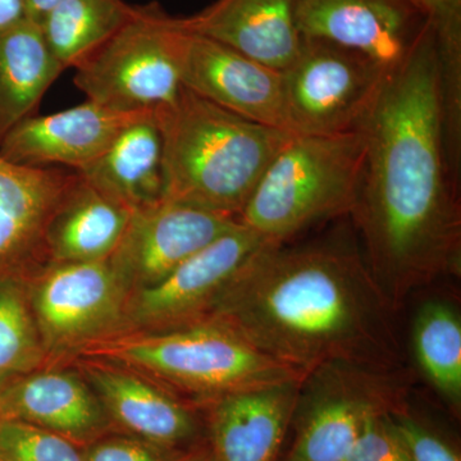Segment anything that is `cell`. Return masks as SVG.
Masks as SVG:
<instances>
[{"label":"cell","instance_id":"cell-1","mask_svg":"<svg viewBox=\"0 0 461 461\" xmlns=\"http://www.w3.org/2000/svg\"><path fill=\"white\" fill-rule=\"evenodd\" d=\"M359 129L366 154L350 215L373 280L395 311L461 268L460 171L448 151L433 21Z\"/></svg>","mask_w":461,"mask_h":461},{"label":"cell","instance_id":"cell-2","mask_svg":"<svg viewBox=\"0 0 461 461\" xmlns=\"http://www.w3.org/2000/svg\"><path fill=\"white\" fill-rule=\"evenodd\" d=\"M393 312L354 248L285 242L248 260L209 320L308 378L333 366L393 371Z\"/></svg>","mask_w":461,"mask_h":461},{"label":"cell","instance_id":"cell-3","mask_svg":"<svg viewBox=\"0 0 461 461\" xmlns=\"http://www.w3.org/2000/svg\"><path fill=\"white\" fill-rule=\"evenodd\" d=\"M154 115L162 133L165 200L236 220L294 135L240 117L184 86Z\"/></svg>","mask_w":461,"mask_h":461},{"label":"cell","instance_id":"cell-4","mask_svg":"<svg viewBox=\"0 0 461 461\" xmlns=\"http://www.w3.org/2000/svg\"><path fill=\"white\" fill-rule=\"evenodd\" d=\"M78 351L91 359L148 373L209 402L240 391L306 379L213 320L182 329L107 335Z\"/></svg>","mask_w":461,"mask_h":461},{"label":"cell","instance_id":"cell-5","mask_svg":"<svg viewBox=\"0 0 461 461\" xmlns=\"http://www.w3.org/2000/svg\"><path fill=\"white\" fill-rule=\"evenodd\" d=\"M362 130L296 135L273 158L238 221L271 242L285 244L321 221L350 215L362 178Z\"/></svg>","mask_w":461,"mask_h":461},{"label":"cell","instance_id":"cell-6","mask_svg":"<svg viewBox=\"0 0 461 461\" xmlns=\"http://www.w3.org/2000/svg\"><path fill=\"white\" fill-rule=\"evenodd\" d=\"M182 18L158 3L136 5L132 17L76 69L74 83L87 100L121 112L169 104L182 89Z\"/></svg>","mask_w":461,"mask_h":461},{"label":"cell","instance_id":"cell-7","mask_svg":"<svg viewBox=\"0 0 461 461\" xmlns=\"http://www.w3.org/2000/svg\"><path fill=\"white\" fill-rule=\"evenodd\" d=\"M388 75L357 51L303 36L296 57L282 71L291 132L324 136L359 130Z\"/></svg>","mask_w":461,"mask_h":461},{"label":"cell","instance_id":"cell-8","mask_svg":"<svg viewBox=\"0 0 461 461\" xmlns=\"http://www.w3.org/2000/svg\"><path fill=\"white\" fill-rule=\"evenodd\" d=\"M302 387L304 411L287 461H346L373 412L400 406L390 373L357 366H327Z\"/></svg>","mask_w":461,"mask_h":461},{"label":"cell","instance_id":"cell-9","mask_svg":"<svg viewBox=\"0 0 461 461\" xmlns=\"http://www.w3.org/2000/svg\"><path fill=\"white\" fill-rule=\"evenodd\" d=\"M266 244L271 242L239 222L162 281L136 290L126 304L129 317L158 330L208 321L230 282Z\"/></svg>","mask_w":461,"mask_h":461},{"label":"cell","instance_id":"cell-10","mask_svg":"<svg viewBox=\"0 0 461 461\" xmlns=\"http://www.w3.org/2000/svg\"><path fill=\"white\" fill-rule=\"evenodd\" d=\"M35 286L33 317L44 348L53 351L104 338L126 312L127 286L109 259L53 263Z\"/></svg>","mask_w":461,"mask_h":461},{"label":"cell","instance_id":"cell-11","mask_svg":"<svg viewBox=\"0 0 461 461\" xmlns=\"http://www.w3.org/2000/svg\"><path fill=\"white\" fill-rule=\"evenodd\" d=\"M297 23L304 38L357 51L393 74L418 47L432 17L420 0H302Z\"/></svg>","mask_w":461,"mask_h":461},{"label":"cell","instance_id":"cell-12","mask_svg":"<svg viewBox=\"0 0 461 461\" xmlns=\"http://www.w3.org/2000/svg\"><path fill=\"white\" fill-rule=\"evenodd\" d=\"M184 25V23H182ZM182 86L218 107L290 133L282 72L185 29Z\"/></svg>","mask_w":461,"mask_h":461},{"label":"cell","instance_id":"cell-13","mask_svg":"<svg viewBox=\"0 0 461 461\" xmlns=\"http://www.w3.org/2000/svg\"><path fill=\"white\" fill-rule=\"evenodd\" d=\"M238 223L229 215L162 200L133 212L109 262L126 286H153Z\"/></svg>","mask_w":461,"mask_h":461},{"label":"cell","instance_id":"cell-14","mask_svg":"<svg viewBox=\"0 0 461 461\" xmlns=\"http://www.w3.org/2000/svg\"><path fill=\"white\" fill-rule=\"evenodd\" d=\"M147 112L115 111L86 100L57 113L32 115L3 138L0 156L17 166L60 165L80 172L99 159L115 138Z\"/></svg>","mask_w":461,"mask_h":461},{"label":"cell","instance_id":"cell-15","mask_svg":"<svg viewBox=\"0 0 461 461\" xmlns=\"http://www.w3.org/2000/svg\"><path fill=\"white\" fill-rule=\"evenodd\" d=\"M75 173L17 166L0 156V280L47 256L45 229Z\"/></svg>","mask_w":461,"mask_h":461},{"label":"cell","instance_id":"cell-16","mask_svg":"<svg viewBox=\"0 0 461 461\" xmlns=\"http://www.w3.org/2000/svg\"><path fill=\"white\" fill-rule=\"evenodd\" d=\"M304 382H282L212 400V459L275 461Z\"/></svg>","mask_w":461,"mask_h":461},{"label":"cell","instance_id":"cell-17","mask_svg":"<svg viewBox=\"0 0 461 461\" xmlns=\"http://www.w3.org/2000/svg\"><path fill=\"white\" fill-rule=\"evenodd\" d=\"M302 0H215L195 16L182 18L185 29L213 39L284 71L302 45L297 14Z\"/></svg>","mask_w":461,"mask_h":461},{"label":"cell","instance_id":"cell-18","mask_svg":"<svg viewBox=\"0 0 461 461\" xmlns=\"http://www.w3.org/2000/svg\"><path fill=\"white\" fill-rule=\"evenodd\" d=\"M103 411L98 396L71 373H29L0 387V420L23 421L74 442L103 429Z\"/></svg>","mask_w":461,"mask_h":461},{"label":"cell","instance_id":"cell-19","mask_svg":"<svg viewBox=\"0 0 461 461\" xmlns=\"http://www.w3.org/2000/svg\"><path fill=\"white\" fill-rule=\"evenodd\" d=\"M133 212L76 172L44 235L53 263L107 260L120 245Z\"/></svg>","mask_w":461,"mask_h":461},{"label":"cell","instance_id":"cell-20","mask_svg":"<svg viewBox=\"0 0 461 461\" xmlns=\"http://www.w3.org/2000/svg\"><path fill=\"white\" fill-rule=\"evenodd\" d=\"M84 369L104 411L135 438L168 450L194 435L189 411L136 373L100 360L85 364Z\"/></svg>","mask_w":461,"mask_h":461},{"label":"cell","instance_id":"cell-21","mask_svg":"<svg viewBox=\"0 0 461 461\" xmlns=\"http://www.w3.org/2000/svg\"><path fill=\"white\" fill-rule=\"evenodd\" d=\"M78 173L132 212L165 200L162 133L154 111L130 123L99 159Z\"/></svg>","mask_w":461,"mask_h":461},{"label":"cell","instance_id":"cell-22","mask_svg":"<svg viewBox=\"0 0 461 461\" xmlns=\"http://www.w3.org/2000/svg\"><path fill=\"white\" fill-rule=\"evenodd\" d=\"M63 71L38 23L25 20L0 36V141L33 115Z\"/></svg>","mask_w":461,"mask_h":461},{"label":"cell","instance_id":"cell-23","mask_svg":"<svg viewBox=\"0 0 461 461\" xmlns=\"http://www.w3.org/2000/svg\"><path fill=\"white\" fill-rule=\"evenodd\" d=\"M123 0H62L42 18V36L57 62L77 68L132 17Z\"/></svg>","mask_w":461,"mask_h":461},{"label":"cell","instance_id":"cell-24","mask_svg":"<svg viewBox=\"0 0 461 461\" xmlns=\"http://www.w3.org/2000/svg\"><path fill=\"white\" fill-rule=\"evenodd\" d=\"M415 357L424 375L454 408L461 402V321L442 300L424 303L412 327Z\"/></svg>","mask_w":461,"mask_h":461},{"label":"cell","instance_id":"cell-25","mask_svg":"<svg viewBox=\"0 0 461 461\" xmlns=\"http://www.w3.org/2000/svg\"><path fill=\"white\" fill-rule=\"evenodd\" d=\"M14 278L0 280V384L29 375L44 359L32 309Z\"/></svg>","mask_w":461,"mask_h":461},{"label":"cell","instance_id":"cell-26","mask_svg":"<svg viewBox=\"0 0 461 461\" xmlns=\"http://www.w3.org/2000/svg\"><path fill=\"white\" fill-rule=\"evenodd\" d=\"M0 456L8 461H86L72 439L18 420H0Z\"/></svg>","mask_w":461,"mask_h":461},{"label":"cell","instance_id":"cell-27","mask_svg":"<svg viewBox=\"0 0 461 461\" xmlns=\"http://www.w3.org/2000/svg\"><path fill=\"white\" fill-rule=\"evenodd\" d=\"M391 426L411 461H460L444 439L406 414L400 406L388 412Z\"/></svg>","mask_w":461,"mask_h":461},{"label":"cell","instance_id":"cell-28","mask_svg":"<svg viewBox=\"0 0 461 461\" xmlns=\"http://www.w3.org/2000/svg\"><path fill=\"white\" fill-rule=\"evenodd\" d=\"M388 412L375 411L366 420L346 461H411L391 426Z\"/></svg>","mask_w":461,"mask_h":461},{"label":"cell","instance_id":"cell-29","mask_svg":"<svg viewBox=\"0 0 461 461\" xmlns=\"http://www.w3.org/2000/svg\"><path fill=\"white\" fill-rule=\"evenodd\" d=\"M163 448L138 438H108L84 451L86 461H169Z\"/></svg>","mask_w":461,"mask_h":461},{"label":"cell","instance_id":"cell-30","mask_svg":"<svg viewBox=\"0 0 461 461\" xmlns=\"http://www.w3.org/2000/svg\"><path fill=\"white\" fill-rule=\"evenodd\" d=\"M26 20L23 0H0V36Z\"/></svg>","mask_w":461,"mask_h":461},{"label":"cell","instance_id":"cell-31","mask_svg":"<svg viewBox=\"0 0 461 461\" xmlns=\"http://www.w3.org/2000/svg\"><path fill=\"white\" fill-rule=\"evenodd\" d=\"M25 8L26 20L35 23H41L48 12L56 7L62 0H23Z\"/></svg>","mask_w":461,"mask_h":461},{"label":"cell","instance_id":"cell-32","mask_svg":"<svg viewBox=\"0 0 461 461\" xmlns=\"http://www.w3.org/2000/svg\"><path fill=\"white\" fill-rule=\"evenodd\" d=\"M430 14V17L451 16L460 14V0H420Z\"/></svg>","mask_w":461,"mask_h":461},{"label":"cell","instance_id":"cell-33","mask_svg":"<svg viewBox=\"0 0 461 461\" xmlns=\"http://www.w3.org/2000/svg\"><path fill=\"white\" fill-rule=\"evenodd\" d=\"M178 461H213L212 455H194V456L185 457Z\"/></svg>","mask_w":461,"mask_h":461},{"label":"cell","instance_id":"cell-34","mask_svg":"<svg viewBox=\"0 0 461 461\" xmlns=\"http://www.w3.org/2000/svg\"><path fill=\"white\" fill-rule=\"evenodd\" d=\"M0 461H8L7 459H5V457L0 456Z\"/></svg>","mask_w":461,"mask_h":461},{"label":"cell","instance_id":"cell-35","mask_svg":"<svg viewBox=\"0 0 461 461\" xmlns=\"http://www.w3.org/2000/svg\"><path fill=\"white\" fill-rule=\"evenodd\" d=\"M2 384H0V387H2Z\"/></svg>","mask_w":461,"mask_h":461}]
</instances>
